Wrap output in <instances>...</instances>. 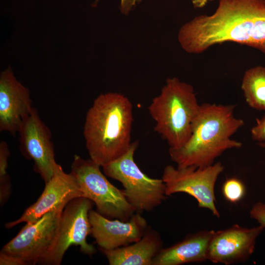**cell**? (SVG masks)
Wrapping results in <instances>:
<instances>
[{"label": "cell", "instance_id": "cell-18", "mask_svg": "<svg viewBox=\"0 0 265 265\" xmlns=\"http://www.w3.org/2000/svg\"><path fill=\"white\" fill-rule=\"evenodd\" d=\"M222 192L227 201L236 203L244 196L245 186L240 180L236 178H229L223 185Z\"/></svg>", "mask_w": 265, "mask_h": 265}, {"label": "cell", "instance_id": "cell-9", "mask_svg": "<svg viewBox=\"0 0 265 265\" xmlns=\"http://www.w3.org/2000/svg\"><path fill=\"white\" fill-rule=\"evenodd\" d=\"M64 208L50 211L33 223H26L0 252L18 259L24 265L38 264L53 241Z\"/></svg>", "mask_w": 265, "mask_h": 265}, {"label": "cell", "instance_id": "cell-19", "mask_svg": "<svg viewBox=\"0 0 265 265\" xmlns=\"http://www.w3.org/2000/svg\"><path fill=\"white\" fill-rule=\"evenodd\" d=\"M10 151L7 143L2 140L0 143V178L8 176L7 173L8 159Z\"/></svg>", "mask_w": 265, "mask_h": 265}, {"label": "cell", "instance_id": "cell-5", "mask_svg": "<svg viewBox=\"0 0 265 265\" xmlns=\"http://www.w3.org/2000/svg\"><path fill=\"white\" fill-rule=\"evenodd\" d=\"M91 159H83L75 155L71 173L75 177L82 197L96 205L97 211L111 219L127 221L136 212L128 201L124 190L110 183Z\"/></svg>", "mask_w": 265, "mask_h": 265}, {"label": "cell", "instance_id": "cell-20", "mask_svg": "<svg viewBox=\"0 0 265 265\" xmlns=\"http://www.w3.org/2000/svg\"><path fill=\"white\" fill-rule=\"evenodd\" d=\"M250 215L265 228V203L258 202L255 204L250 211Z\"/></svg>", "mask_w": 265, "mask_h": 265}, {"label": "cell", "instance_id": "cell-3", "mask_svg": "<svg viewBox=\"0 0 265 265\" xmlns=\"http://www.w3.org/2000/svg\"><path fill=\"white\" fill-rule=\"evenodd\" d=\"M235 107L232 105H200L188 140L179 148L169 149V156L178 167H207L227 150L242 146L240 142L231 139L244 124L235 117Z\"/></svg>", "mask_w": 265, "mask_h": 265}, {"label": "cell", "instance_id": "cell-7", "mask_svg": "<svg viewBox=\"0 0 265 265\" xmlns=\"http://www.w3.org/2000/svg\"><path fill=\"white\" fill-rule=\"evenodd\" d=\"M92 202L83 197L75 198L65 206L61 214L54 238L48 249L38 264L59 265L71 245L80 247L84 254L91 256L96 252L94 246L88 243L86 237L91 234L88 214Z\"/></svg>", "mask_w": 265, "mask_h": 265}, {"label": "cell", "instance_id": "cell-26", "mask_svg": "<svg viewBox=\"0 0 265 265\" xmlns=\"http://www.w3.org/2000/svg\"><path fill=\"white\" fill-rule=\"evenodd\" d=\"M259 144L262 147L265 148V142H261Z\"/></svg>", "mask_w": 265, "mask_h": 265}, {"label": "cell", "instance_id": "cell-2", "mask_svg": "<svg viewBox=\"0 0 265 265\" xmlns=\"http://www.w3.org/2000/svg\"><path fill=\"white\" fill-rule=\"evenodd\" d=\"M133 106L116 92L101 94L88 110L83 136L90 159L102 167L122 156L132 144Z\"/></svg>", "mask_w": 265, "mask_h": 265}, {"label": "cell", "instance_id": "cell-25", "mask_svg": "<svg viewBox=\"0 0 265 265\" xmlns=\"http://www.w3.org/2000/svg\"><path fill=\"white\" fill-rule=\"evenodd\" d=\"M212 0H191V2L194 8H202Z\"/></svg>", "mask_w": 265, "mask_h": 265}, {"label": "cell", "instance_id": "cell-22", "mask_svg": "<svg viewBox=\"0 0 265 265\" xmlns=\"http://www.w3.org/2000/svg\"><path fill=\"white\" fill-rule=\"evenodd\" d=\"M0 204L3 205L10 194L11 185L9 176L0 178Z\"/></svg>", "mask_w": 265, "mask_h": 265}, {"label": "cell", "instance_id": "cell-17", "mask_svg": "<svg viewBox=\"0 0 265 265\" xmlns=\"http://www.w3.org/2000/svg\"><path fill=\"white\" fill-rule=\"evenodd\" d=\"M241 88L250 107L265 110V66H256L247 69L243 76Z\"/></svg>", "mask_w": 265, "mask_h": 265}, {"label": "cell", "instance_id": "cell-15", "mask_svg": "<svg viewBox=\"0 0 265 265\" xmlns=\"http://www.w3.org/2000/svg\"><path fill=\"white\" fill-rule=\"evenodd\" d=\"M214 232L200 231L170 247L162 248L154 257L152 265H180L208 260V247Z\"/></svg>", "mask_w": 265, "mask_h": 265}, {"label": "cell", "instance_id": "cell-1", "mask_svg": "<svg viewBox=\"0 0 265 265\" xmlns=\"http://www.w3.org/2000/svg\"><path fill=\"white\" fill-rule=\"evenodd\" d=\"M178 40L190 53L233 42L257 49L265 56V0H219L212 14L200 15L183 26Z\"/></svg>", "mask_w": 265, "mask_h": 265}, {"label": "cell", "instance_id": "cell-10", "mask_svg": "<svg viewBox=\"0 0 265 265\" xmlns=\"http://www.w3.org/2000/svg\"><path fill=\"white\" fill-rule=\"evenodd\" d=\"M18 133L21 153L33 161L34 171L45 184L47 183L53 177L57 163L51 132L35 108L24 119Z\"/></svg>", "mask_w": 265, "mask_h": 265}, {"label": "cell", "instance_id": "cell-8", "mask_svg": "<svg viewBox=\"0 0 265 265\" xmlns=\"http://www.w3.org/2000/svg\"><path fill=\"white\" fill-rule=\"evenodd\" d=\"M220 162L205 167L190 166L175 168L168 165L162 176L167 196L179 192L187 193L198 202V206L209 210L217 217L220 213L215 206L214 187L216 180L223 172Z\"/></svg>", "mask_w": 265, "mask_h": 265}, {"label": "cell", "instance_id": "cell-6", "mask_svg": "<svg viewBox=\"0 0 265 265\" xmlns=\"http://www.w3.org/2000/svg\"><path fill=\"white\" fill-rule=\"evenodd\" d=\"M138 144L137 141L132 142L126 153L102 168L106 176L122 184L128 201L137 212H150L167 196L162 179L149 177L134 161V154Z\"/></svg>", "mask_w": 265, "mask_h": 265}, {"label": "cell", "instance_id": "cell-16", "mask_svg": "<svg viewBox=\"0 0 265 265\" xmlns=\"http://www.w3.org/2000/svg\"><path fill=\"white\" fill-rule=\"evenodd\" d=\"M159 234L148 227L142 237L132 244L112 250H100L110 265H152V262L162 248Z\"/></svg>", "mask_w": 265, "mask_h": 265}, {"label": "cell", "instance_id": "cell-12", "mask_svg": "<svg viewBox=\"0 0 265 265\" xmlns=\"http://www.w3.org/2000/svg\"><path fill=\"white\" fill-rule=\"evenodd\" d=\"M82 197L77 181L70 172L65 173L58 164L52 178L46 183L37 200L26 210L18 219L5 224L11 228L22 223L30 224L46 213L59 207H65L73 199Z\"/></svg>", "mask_w": 265, "mask_h": 265}, {"label": "cell", "instance_id": "cell-4", "mask_svg": "<svg viewBox=\"0 0 265 265\" xmlns=\"http://www.w3.org/2000/svg\"><path fill=\"white\" fill-rule=\"evenodd\" d=\"M200 106L193 87L174 77L167 79L148 110L155 122V131L167 142L169 148L178 149L189 138Z\"/></svg>", "mask_w": 265, "mask_h": 265}, {"label": "cell", "instance_id": "cell-11", "mask_svg": "<svg viewBox=\"0 0 265 265\" xmlns=\"http://www.w3.org/2000/svg\"><path fill=\"white\" fill-rule=\"evenodd\" d=\"M264 227L245 228L235 224L214 231L210 240L208 260L229 265L246 261L254 251L257 238Z\"/></svg>", "mask_w": 265, "mask_h": 265}, {"label": "cell", "instance_id": "cell-14", "mask_svg": "<svg viewBox=\"0 0 265 265\" xmlns=\"http://www.w3.org/2000/svg\"><path fill=\"white\" fill-rule=\"evenodd\" d=\"M33 108L29 90L17 80L11 69L2 71L0 76V131L15 135Z\"/></svg>", "mask_w": 265, "mask_h": 265}, {"label": "cell", "instance_id": "cell-21", "mask_svg": "<svg viewBox=\"0 0 265 265\" xmlns=\"http://www.w3.org/2000/svg\"><path fill=\"white\" fill-rule=\"evenodd\" d=\"M251 133L254 140L265 141V115L261 119H257V124L251 129Z\"/></svg>", "mask_w": 265, "mask_h": 265}, {"label": "cell", "instance_id": "cell-13", "mask_svg": "<svg viewBox=\"0 0 265 265\" xmlns=\"http://www.w3.org/2000/svg\"><path fill=\"white\" fill-rule=\"evenodd\" d=\"M88 217L91 234L100 249H114L136 242L148 228L146 219L139 212L134 213L127 221L111 220L92 210Z\"/></svg>", "mask_w": 265, "mask_h": 265}, {"label": "cell", "instance_id": "cell-23", "mask_svg": "<svg viewBox=\"0 0 265 265\" xmlns=\"http://www.w3.org/2000/svg\"><path fill=\"white\" fill-rule=\"evenodd\" d=\"M0 265H24L18 259L10 255L0 253Z\"/></svg>", "mask_w": 265, "mask_h": 265}, {"label": "cell", "instance_id": "cell-24", "mask_svg": "<svg viewBox=\"0 0 265 265\" xmlns=\"http://www.w3.org/2000/svg\"><path fill=\"white\" fill-rule=\"evenodd\" d=\"M141 0H121L120 9L124 14H127L137 2Z\"/></svg>", "mask_w": 265, "mask_h": 265}]
</instances>
